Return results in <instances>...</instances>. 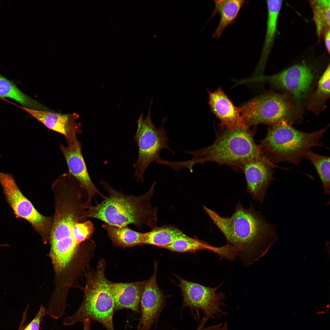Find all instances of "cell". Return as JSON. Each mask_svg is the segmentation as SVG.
Segmentation results:
<instances>
[{
  "mask_svg": "<svg viewBox=\"0 0 330 330\" xmlns=\"http://www.w3.org/2000/svg\"><path fill=\"white\" fill-rule=\"evenodd\" d=\"M203 208L222 233L227 243L236 248L244 266L265 255L279 238L276 226L267 222L261 212L252 205L247 209L239 201L230 217H222L204 206Z\"/></svg>",
  "mask_w": 330,
  "mask_h": 330,
  "instance_id": "6da1fadb",
  "label": "cell"
},
{
  "mask_svg": "<svg viewBox=\"0 0 330 330\" xmlns=\"http://www.w3.org/2000/svg\"><path fill=\"white\" fill-rule=\"evenodd\" d=\"M80 189L74 184L64 183L53 189L55 212L49 240L50 256L57 273L68 266L80 245L75 237V225L86 218V205L81 201Z\"/></svg>",
  "mask_w": 330,
  "mask_h": 330,
  "instance_id": "7a4b0ae2",
  "label": "cell"
},
{
  "mask_svg": "<svg viewBox=\"0 0 330 330\" xmlns=\"http://www.w3.org/2000/svg\"><path fill=\"white\" fill-rule=\"evenodd\" d=\"M219 127L212 144L196 150L184 151L191 155L192 158L186 161L171 162V167L178 172L186 168L192 173L196 164L212 162L226 165L237 170H240L247 161L262 155L254 140L255 128L250 130L247 127L230 129Z\"/></svg>",
  "mask_w": 330,
  "mask_h": 330,
  "instance_id": "3957f363",
  "label": "cell"
},
{
  "mask_svg": "<svg viewBox=\"0 0 330 330\" xmlns=\"http://www.w3.org/2000/svg\"><path fill=\"white\" fill-rule=\"evenodd\" d=\"M156 182L143 195L135 196L117 191L108 183H100L108 193V196L99 204L86 207V216L97 218L110 225L118 227L134 225L139 230L144 225L153 227L157 221V208L151 205L150 200Z\"/></svg>",
  "mask_w": 330,
  "mask_h": 330,
  "instance_id": "277c9868",
  "label": "cell"
},
{
  "mask_svg": "<svg viewBox=\"0 0 330 330\" xmlns=\"http://www.w3.org/2000/svg\"><path fill=\"white\" fill-rule=\"evenodd\" d=\"M266 138L258 145L263 155L273 164L286 161L298 165L311 148L323 146L321 138L328 127L305 133L281 123L268 126Z\"/></svg>",
  "mask_w": 330,
  "mask_h": 330,
  "instance_id": "5b68a950",
  "label": "cell"
},
{
  "mask_svg": "<svg viewBox=\"0 0 330 330\" xmlns=\"http://www.w3.org/2000/svg\"><path fill=\"white\" fill-rule=\"evenodd\" d=\"M106 265L105 261L101 259L95 271L88 277L82 302L75 314L64 319V325L88 319L99 322L107 330H114V303L109 287L110 281L105 276Z\"/></svg>",
  "mask_w": 330,
  "mask_h": 330,
  "instance_id": "8992f818",
  "label": "cell"
},
{
  "mask_svg": "<svg viewBox=\"0 0 330 330\" xmlns=\"http://www.w3.org/2000/svg\"><path fill=\"white\" fill-rule=\"evenodd\" d=\"M290 95L269 91L239 108L245 124L249 127L260 124L285 123L291 125L301 118V110Z\"/></svg>",
  "mask_w": 330,
  "mask_h": 330,
  "instance_id": "52a82bcc",
  "label": "cell"
},
{
  "mask_svg": "<svg viewBox=\"0 0 330 330\" xmlns=\"http://www.w3.org/2000/svg\"><path fill=\"white\" fill-rule=\"evenodd\" d=\"M153 97L151 101L147 116L145 118L143 112L137 120V128L134 140L138 148V157L134 164V177L137 181L142 182L143 174L148 166L152 162L160 160L161 151L165 148L174 155V150L169 145L171 141L167 135V130L164 128V123L167 118H163L161 125L156 127L153 124L151 116V108Z\"/></svg>",
  "mask_w": 330,
  "mask_h": 330,
  "instance_id": "ba28073f",
  "label": "cell"
},
{
  "mask_svg": "<svg viewBox=\"0 0 330 330\" xmlns=\"http://www.w3.org/2000/svg\"><path fill=\"white\" fill-rule=\"evenodd\" d=\"M0 184L15 215L27 221L44 241L49 240L53 218L43 215L36 209L21 193L11 174L0 172Z\"/></svg>",
  "mask_w": 330,
  "mask_h": 330,
  "instance_id": "9c48e42d",
  "label": "cell"
},
{
  "mask_svg": "<svg viewBox=\"0 0 330 330\" xmlns=\"http://www.w3.org/2000/svg\"><path fill=\"white\" fill-rule=\"evenodd\" d=\"M179 279V286L183 299L182 309L188 307L192 310H201L204 315L203 319L206 321L227 314L221 309V306L224 305L222 300L225 298V295L221 292L217 291L222 283L217 287L211 288Z\"/></svg>",
  "mask_w": 330,
  "mask_h": 330,
  "instance_id": "30bf717a",
  "label": "cell"
},
{
  "mask_svg": "<svg viewBox=\"0 0 330 330\" xmlns=\"http://www.w3.org/2000/svg\"><path fill=\"white\" fill-rule=\"evenodd\" d=\"M316 76L310 67L302 63L293 65L273 75L256 76L251 81L267 82L285 90L299 104L308 95Z\"/></svg>",
  "mask_w": 330,
  "mask_h": 330,
  "instance_id": "8fae6325",
  "label": "cell"
},
{
  "mask_svg": "<svg viewBox=\"0 0 330 330\" xmlns=\"http://www.w3.org/2000/svg\"><path fill=\"white\" fill-rule=\"evenodd\" d=\"M274 164L263 155L247 161L241 167L246 180L247 193L261 203L274 179Z\"/></svg>",
  "mask_w": 330,
  "mask_h": 330,
  "instance_id": "7c38bea8",
  "label": "cell"
},
{
  "mask_svg": "<svg viewBox=\"0 0 330 330\" xmlns=\"http://www.w3.org/2000/svg\"><path fill=\"white\" fill-rule=\"evenodd\" d=\"M66 140L67 146L61 144L60 149L66 160L69 172L88 194L86 204L90 205L96 194L99 195L103 199H105L106 196L97 189L90 177L82 154V145L77 136Z\"/></svg>",
  "mask_w": 330,
  "mask_h": 330,
  "instance_id": "4fadbf2b",
  "label": "cell"
},
{
  "mask_svg": "<svg viewBox=\"0 0 330 330\" xmlns=\"http://www.w3.org/2000/svg\"><path fill=\"white\" fill-rule=\"evenodd\" d=\"M153 275L147 280L140 302L141 315L138 330H150L158 320L164 308L166 298L156 280L157 263L156 262Z\"/></svg>",
  "mask_w": 330,
  "mask_h": 330,
  "instance_id": "5bb4252c",
  "label": "cell"
},
{
  "mask_svg": "<svg viewBox=\"0 0 330 330\" xmlns=\"http://www.w3.org/2000/svg\"><path fill=\"white\" fill-rule=\"evenodd\" d=\"M16 105L47 128L64 135L66 140L76 137L82 132L81 123L77 121L79 115L76 113L62 114L49 110H34Z\"/></svg>",
  "mask_w": 330,
  "mask_h": 330,
  "instance_id": "9a60e30c",
  "label": "cell"
},
{
  "mask_svg": "<svg viewBox=\"0 0 330 330\" xmlns=\"http://www.w3.org/2000/svg\"><path fill=\"white\" fill-rule=\"evenodd\" d=\"M211 112L220 120V127L230 129L249 128L245 123L239 108L236 107L221 88L214 92L207 90Z\"/></svg>",
  "mask_w": 330,
  "mask_h": 330,
  "instance_id": "2e32d148",
  "label": "cell"
},
{
  "mask_svg": "<svg viewBox=\"0 0 330 330\" xmlns=\"http://www.w3.org/2000/svg\"><path fill=\"white\" fill-rule=\"evenodd\" d=\"M146 280L131 283L110 282L109 287L113 299L115 312L123 309L140 312L141 295Z\"/></svg>",
  "mask_w": 330,
  "mask_h": 330,
  "instance_id": "e0dca14e",
  "label": "cell"
},
{
  "mask_svg": "<svg viewBox=\"0 0 330 330\" xmlns=\"http://www.w3.org/2000/svg\"><path fill=\"white\" fill-rule=\"evenodd\" d=\"M266 3L268 14L266 34L262 53L255 71V74L260 75L264 70L273 42L282 1L267 0Z\"/></svg>",
  "mask_w": 330,
  "mask_h": 330,
  "instance_id": "ac0fdd59",
  "label": "cell"
},
{
  "mask_svg": "<svg viewBox=\"0 0 330 330\" xmlns=\"http://www.w3.org/2000/svg\"><path fill=\"white\" fill-rule=\"evenodd\" d=\"M164 248L180 253H194L201 250H209L217 254L221 258L227 259H229L231 255V249L227 244L219 247H215L203 241L189 237L184 233Z\"/></svg>",
  "mask_w": 330,
  "mask_h": 330,
  "instance_id": "d6986e66",
  "label": "cell"
},
{
  "mask_svg": "<svg viewBox=\"0 0 330 330\" xmlns=\"http://www.w3.org/2000/svg\"><path fill=\"white\" fill-rule=\"evenodd\" d=\"M214 1L215 8L208 22L217 13L220 15L218 25L212 35L213 38L218 39L225 29L235 22L241 8L249 2L243 0H215Z\"/></svg>",
  "mask_w": 330,
  "mask_h": 330,
  "instance_id": "ffe728a7",
  "label": "cell"
},
{
  "mask_svg": "<svg viewBox=\"0 0 330 330\" xmlns=\"http://www.w3.org/2000/svg\"><path fill=\"white\" fill-rule=\"evenodd\" d=\"M102 227L114 245L124 248L145 244V233L134 230L128 226L118 227L104 223Z\"/></svg>",
  "mask_w": 330,
  "mask_h": 330,
  "instance_id": "44dd1931",
  "label": "cell"
},
{
  "mask_svg": "<svg viewBox=\"0 0 330 330\" xmlns=\"http://www.w3.org/2000/svg\"><path fill=\"white\" fill-rule=\"evenodd\" d=\"M0 97L14 100L22 107L38 110L49 109L21 91L15 84L0 74Z\"/></svg>",
  "mask_w": 330,
  "mask_h": 330,
  "instance_id": "7402d4cb",
  "label": "cell"
},
{
  "mask_svg": "<svg viewBox=\"0 0 330 330\" xmlns=\"http://www.w3.org/2000/svg\"><path fill=\"white\" fill-rule=\"evenodd\" d=\"M330 69L329 64L319 79L316 90L308 98V109L317 114L325 109L330 97Z\"/></svg>",
  "mask_w": 330,
  "mask_h": 330,
  "instance_id": "603a6c76",
  "label": "cell"
},
{
  "mask_svg": "<svg viewBox=\"0 0 330 330\" xmlns=\"http://www.w3.org/2000/svg\"><path fill=\"white\" fill-rule=\"evenodd\" d=\"M184 233L173 226L153 227L145 233V244H150L164 248L172 243Z\"/></svg>",
  "mask_w": 330,
  "mask_h": 330,
  "instance_id": "cb8c5ba5",
  "label": "cell"
},
{
  "mask_svg": "<svg viewBox=\"0 0 330 330\" xmlns=\"http://www.w3.org/2000/svg\"><path fill=\"white\" fill-rule=\"evenodd\" d=\"M312 9L314 21L318 39L330 29V0L309 1Z\"/></svg>",
  "mask_w": 330,
  "mask_h": 330,
  "instance_id": "d4e9b609",
  "label": "cell"
},
{
  "mask_svg": "<svg viewBox=\"0 0 330 330\" xmlns=\"http://www.w3.org/2000/svg\"><path fill=\"white\" fill-rule=\"evenodd\" d=\"M305 157L315 167L322 182L324 194L329 195L330 157L317 154L310 150Z\"/></svg>",
  "mask_w": 330,
  "mask_h": 330,
  "instance_id": "484cf974",
  "label": "cell"
},
{
  "mask_svg": "<svg viewBox=\"0 0 330 330\" xmlns=\"http://www.w3.org/2000/svg\"><path fill=\"white\" fill-rule=\"evenodd\" d=\"M46 310L44 306H41L33 319L22 330H39L40 322L42 317L45 315Z\"/></svg>",
  "mask_w": 330,
  "mask_h": 330,
  "instance_id": "4316f807",
  "label": "cell"
},
{
  "mask_svg": "<svg viewBox=\"0 0 330 330\" xmlns=\"http://www.w3.org/2000/svg\"><path fill=\"white\" fill-rule=\"evenodd\" d=\"M325 46L328 53L330 51V29L327 31L324 35Z\"/></svg>",
  "mask_w": 330,
  "mask_h": 330,
  "instance_id": "83f0119b",
  "label": "cell"
},
{
  "mask_svg": "<svg viewBox=\"0 0 330 330\" xmlns=\"http://www.w3.org/2000/svg\"><path fill=\"white\" fill-rule=\"evenodd\" d=\"M90 320L86 319L82 322L83 325V330H90Z\"/></svg>",
  "mask_w": 330,
  "mask_h": 330,
  "instance_id": "f1b7e54d",
  "label": "cell"
},
{
  "mask_svg": "<svg viewBox=\"0 0 330 330\" xmlns=\"http://www.w3.org/2000/svg\"><path fill=\"white\" fill-rule=\"evenodd\" d=\"M205 324L204 322H201L199 327L196 330H213L214 328L213 326L207 328L204 327V325Z\"/></svg>",
  "mask_w": 330,
  "mask_h": 330,
  "instance_id": "f546056e",
  "label": "cell"
},
{
  "mask_svg": "<svg viewBox=\"0 0 330 330\" xmlns=\"http://www.w3.org/2000/svg\"><path fill=\"white\" fill-rule=\"evenodd\" d=\"M213 330H228L227 323H225L223 324H219L218 326Z\"/></svg>",
  "mask_w": 330,
  "mask_h": 330,
  "instance_id": "4dcf8cb0",
  "label": "cell"
}]
</instances>
